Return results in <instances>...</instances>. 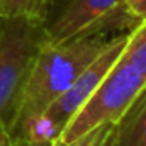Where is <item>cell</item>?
<instances>
[{"label": "cell", "instance_id": "cell-1", "mask_svg": "<svg viewBox=\"0 0 146 146\" xmlns=\"http://www.w3.org/2000/svg\"><path fill=\"white\" fill-rule=\"evenodd\" d=\"M111 36L99 35L66 42L39 44L22 88L10 133L16 140L24 127L38 118L107 47Z\"/></svg>", "mask_w": 146, "mask_h": 146}, {"label": "cell", "instance_id": "cell-2", "mask_svg": "<svg viewBox=\"0 0 146 146\" xmlns=\"http://www.w3.org/2000/svg\"><path fill=\"white\" fill-rule=\"evenodd\" d=\"M42 22L0 19V124L10 132L32 61L44 39Z\"/></svg>", "mask_w": 146, "mask_h": 146}, {"label": "cell", "instance_id": "cell-3", "mask_svg": "<svg viewBox=\"0 0 146 146\" xmlns=\"http://www.w3.org/2000/svg\"><path fill=\"white\" fill-rule=\"evenodd\" d=\"M146 85V74L118 58L88 101L61 130L54 146H63L102 124H115Z\"/></svg>", "mask_w": 146, "mask_h": 146}, {"label": "cell", "instance_id": "cell-4", "mask_svg": "<svg viewBox=\"0 0 146 146\" xmlns=\"http://www.w3.org/2000/svg\"><path fill=\"white\" fill-rule=\"evenodd\" d=\"M129 32L111 36L107 47L96 57V60L72 82V85L57 98L38 118L32 119L16 140H32V141H55L61 130L82 108L88 98L94 93L110 68L116 63L126 46Z\"/></svg>", "mask_w": 146, "mask_h": 146}, {"label": "cell", "instance_id": "cell-5", "mask_svg": "<svg viewBox=\"0 0 146 146\" xmlns=\"http://www.w3.org/2000/svg\"><path fill=\"white\" fill-rule=\"evenodd\" d=\"M138 21L130 14L127 0H69L58 17L44 25L49 42H66L113 32H132Z\"/></svg>", "mask_w": 146, "mask_h": 146}, {"label": "cell", "instance_id": "cell-6", "mask_svg": "<svg viewBox=\"0 0 146 146\" xmlns=\"http://www.w3.org/2000/svg\"><path fill=\"white\" fill-rule=\"evenodd\" d=\"M113 146H146V85L111 127Z\"/></svg>", "mask_w": 146, "mask_h": 146}, {"label": "cell", "instance_id": "cell-7", "mask_svg": "<svg viewBox=\"0 0 146 146\" xmlns=\"http://www.w3.org/2000/svg\"><path fill=\"white\" fill-rule=\"evenodd\" d=\"M50 0H0V19H25L46 24Z\"/></svg>", "mask_w": 146, "mask_h": 146}, {"label": "cell", "instance_id": "cell-8", "mask_svg": "<svg viewBox=\"0 0 146 146\" xmlns=\"http://www.w3.org/2000/svg\"><path fill=\"white\" fill-rule=\"evenodd\" d=\"M119 58L146 74V21L140 22L132 32H129Z\"/></svg>", "mask_w": 146, "mask_h": 146}, {"label": "cell", "instance_id": "cell-9", "mask_svg": "<svg viewBox=\"0 0 146 146\" xmlns=\"http://www.w3.org/2000/svg\"><path fill=\"white\" fill-rule=\"evenodd\" d=\"M113 124H102V126H98L94 129L88 130L86 133L80 135L77 140L71 143H66L63 146H101L104 143V140L107 138V135L110 133Z\"/></svg>", "mask_w": 146, "mask_h": 146}, {"label": "cell", "instance_id": "cell-10", "mask_svg": "<svg viewBox=\"0 0 146 146\" xmlns=\"http://www.w3.org/2000/svg\"><path fill=\"white\" fill-rule=\"evenodd\" d=\"M127 8L138 22L146 21V0H127Z\"/></svg>", "mask_w": 146, "mask_h": 146}, {"label": "cell", "instance_id": "cell-11", "mask_svg": "<svg viewBox=\"0 0 146 146\" xmlns=\"http://www.w3.org/2000/svg\"><path fill=\"white\" fill-rule=\"evenodd\" d=\"M0 146H14L13 137L3 124H0Z\"/></svg>", "mask_w": 146, "mask_h": 146}, {"label": "cell", "instance_id": "cell-12", "mask_svg": "<svg viewBox=\"0 0 146 146\" xmlns=\"http://www.w3.org/2000/svg\"><path fill=\"white\" fill-rule=\"evenodd\" d=\"M14 146H54V141H32V140H14Z\"/></svg>", "mask_w": 146, "mask_h": 146}, {"label": "cell", "instance_id": "cell-13", "mask_svg": "<svg viewBox=\"0 0 146 146\" xmlns=\"http://www.w3.org/2000/svg\"><path fill=\"white\" fill-rule=\"evenodd\" d=\"M101 146H113V141H111V130H110V133L107 135V138L104 140V143H102Z\"/></svg>", "mask_w": 146, "mask_h": 146}]
</instances>
